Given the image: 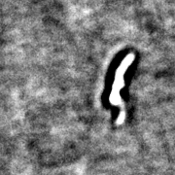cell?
Here are the masks:
<instances>
[{"label":"cell","mask_w":175,"mask_h":175,"mask_svg":"<svg viewBox=\"0 0 175 175\" xmlns=\"http://www.w3.org/2000/svg\"><path fill=\"white\" fill-rule=\"evenodd\" d=\"M133 60H134V54L128 55L125 60L122 61L121 65H120L118 69H117L116 76H115L116 79L114 82V88H113L111 96H110V100H111V102L114 103V104H118V103H120V101H121L119 93H120V90H121L123 86L125 85L124 81H123V78H124V75H125L126 69H128V67L132 63Z\"/></svg>","instance_id":"cell-1"}]
</instances>
